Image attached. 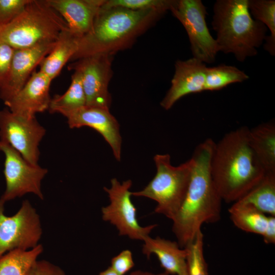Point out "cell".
Wrapping results in <instances>:
<instances>
[{
    "label": "cell",
    "mask_w": 275,
    "mask_h": 275,
    "mask_svg": "<svg viewBox=\"0 0 275 275\" xmlns=\"http://www.w3.org/2000/svg\"><path fill=\"white\" fill-rule=\"evenodd\" d=\"M215 143L208 138L199 144L191 159L193 165L183 203L172 220V231L182 248L191 243L205 223L221 218L222 201L213 183L210 163Z\"/></svg>",
    "instance_id": "6da1fadb"
},
{
    "label": "cell",
    "mask_w": 275,
    "mask_h": 275,
    "mask_svg": "<svg viewBox=\"0 0 275 275\" xmlns=\"http://www.w3.org/2000/svg\"><path fill=\"white\" fill-rule=\"evenodd\" d=\"M249 130L240 127L215 144L211 175L219 196L227 203L240 199L266 173L250 146Z\"/></svg>",
    "instance_id": "7a4b0ae2"
},
{
    "label": "cell",
    "mask_w": 275,
    "mask_h": 275,
    "mask_svg": "<svg viewBox=\"0 0 275 275\" xmlns=\"http://www.w3.org/2000/svg\"><path fill=\"white\" fill-rule=\"evenodd\" d=\"M165 13L158 10L133 11L101 7L91 30L80 38L77 50L70 61L97 54L114 55L129 47Z\"/></svg>",
    "instance_id": "3957f363"
},
{
    "label": "cell",
    "mask_w": 275,
    "mask_h": 275,
    "mask_svg": "<svg viewBox=\"0 0 275 275\" xmlns=\"http://www.w3.org/2000/svg\"><path fill=\"white\" fill-rule=\"evenodd\" d=\"M211 25L219 51L243 62L254 57L267 37V28L251 16L248 0H217Z\"/></svg>",
    "instance_id": "277c9868"
},
{
    "label": "cell",
    "mask_w": 275,
    "mask_h": 275,
    "mask_svg": "<svg viewBox=\"0 0 275 275\" xmlns=\"http://www.w3.org/2000/svg\"><path fill=\"white\" fill-rule=\"evenodd\" d=\"M67 28L64 20L45 0H31L18 16L0 26V41L15 49L26 48L56 41Z\"/></svg>",
    "instance_id": "5b68a950"
},
{
    "label": "cell",
    "mask_w": 275,
    "mask_h": 275,
    "mask_svg": "<svg viewBox=\"0 0 275 275\" xmlns=\"http://www.w3.org/2000/svg\"><path fill=\"white\" fill-rule=\"evenodd\" d=\"M156 173L141 190L131 192L135 197H146L155 201L154 212L173 220L185 199L188 189L193 161L191 158L178 166L171 164L168 154L154 157Z\"/></svg>",
    "instance_id": "8992f818"
},
{
    "label": "cell",
    "mask_w": 275,
    "mask_h": 275,
    "mask_svg": "<svg viewBox=\"0 0 275 275\" xmlns=\"http://www.w3.org/2000/svg\"><path fill=\"white\" fill-rule=\"evenodd\" d=\"M184 28L193 58L211 64L219 51L207 25L206 8L201 0H174L170 9Z\"/></svg>",
    "instance_id": "52a82bcc"
},
{
    "label": "cell",
    "mask_w": 275,
    "mask_h": 275,
    "mask_svg": "<svg viewBox=\"0 0 275 275\" xmlns=\"http://www.w3.org/2000/svg\"><path fill=\"white\" fill-rule=\"evenodd\" d=\"M5 204L0 199V257L13 250L34 248L42 234L40 216L29 201L12 216L5 214Z\"/></svg>",
    "instance_id": "ba28073f"
},
{
    "label": "cell",
    "mask_w": 275,
    "mask_h": 275,
    "mask_svg": "<svg viewBox=\"0 0 275 275\" xmlns=\"http://www.w3.org/2000/svg\"><path fill=\"white\" fill-rule=\"evenodd\" d=\"M111 183L110 188L103 187L108 195L110 203L101 209L102 219L115 226L119 235L143 241L157 225L143 227L139 223L136 208L131 200V180L121 183L114 178L111 179Z\"/></svg>",
    "instance_id": "9c48e42d"
},
{
    "label": "cell",
    "mask_w": 275,
    "mask_h": 275,
    "mask_svg": "<svg viewBox=\"0 0 275 275\" xmlns=\"http://www.w3.org/2000/svg\"><path fill=\"white\" fill-rule=\"evenodd\" d=\"M0 151L5 157L4 173L6 180V189L0 199L6 203L32 193L43 200L41 183L47 169L29 163L8 143L1 140Z\"/></svg>",
    "instance_id": "30bf717a"
},
{
    "label": "cell",
    "mask_w": 275,
    "mask_h": 275,
    "mask_svg": "<svg viewBox=\"0 0 275 275\" xmlns=\"http://www.w3.org/2000/svg\"><path fill=\"white\" fill-rule=\"evenodd\" d=\"M45 132L35 117L17 115L8 108L0 111V140L8 143L33 165H38L39 145Z\"/></svg>",
    "instance_id": "8fae6325"
},
{
    "label": "cell",
    "mask_w": 275,
    "mask_h": 275,
    "mask_svg": "<svg viewBox=\"0 0 275 275\" xmlns=\"http://www.w3.org/2000/svg\"><path fill=\"white\" fill-rule=\"evenodd\" d=\"M113 55L97 54L86 57L70 64V70H77L81 76L86 105L109 109L111 96L108 90L113 75Z\"/></svg>",
    "instance_id": "7c38bea8"
},
{
    "label": "cell",
    "mask_w": 275,
    "mask_h": 275,
    "mask_svg": "<svg viewBox=\"0 0 275 275\" xmlns=\"http://www.w3.org/2000/svg\"><path fill=\"white\" fill-rule=\"evenodd\" d=\"M56 41L15 49L8 75L0 85V98L4 102L12 98L22 88L35 67L53 49Z\"/></svg>",
    "instance_id": "4fadbf2b"
},
{
    "label": "cell",
    "mask_w": 275,
    "mask_h": 275,
    "mask_svg": "<svg viewBox=\"0 0 275 275\" xmlns=\"http://www.w3.org/2000/svg\"><path fill=\"white\" fill-rule=\"evenodd\" d=\"M109 109L85 106L63 114L70 128L91 127L99 133L111 146L114 157L121 158L122 138L119 124Z\"/></svg>",
    "instance_id": "5bb4252c"
},
{
    "label": "cell",
    "mask_w": 275,
    "mask_h": 275,
    "mask_svg": "<svg viewBox=\"0 0 275 275\" xmlns=\"http://www.w3.org/2000/svg\"><path fill=\"white\" fill-rule=\"evenodd\" d=\"M206 68V64L193 57L177 60L171 87L160 103L161 106L169 110L182 97L204 91Z\"/></svg>",
    "instance_id": "9a60e30c"
},
{
    "label": "cell",
    "mask_w": 275,
    "mask_h": 275,
    "mask_svg": "<svg viewBox=\"0 0 275 275\" xmlns=\"http://www.w3.org/2000/svg\"><path fill=\"white\" fill-rule=\"evenodd\" d=\"M51 81L40 71H34L22 88L4 103L14 114L35 117L37 113L48 109Z\"/></svg>",
    "instance_id": "2e32d148"
},
{
    "label": "cell",
    "mask_w": 275,
    "mask_h": 275,
    "mask_svg": "<svg viewBox=\"0 0 275 275\" xmlns=\"http://www.w3.org/2000/svg\"><path fill=\"white\" fill-rule=\"evenodd\" d=\"M64 20L69 30L81 38L91 30L105 0H45Z\"/></svg>",
    "instance_id": "e0dca14e"
},
{
    "label": "cell",
    "mask_w": 275,
    "mask_h": 275,
    "mask_svg": "<svg viewBox=\"0 0 275 275\" xmlns=\"http://www.w3.org/2000/svg\"><path fill=\"white\" fill-rule=\"evenodd\" d=\"M143 242V254L148 259L155 255L166 272L172 275H188L186 248H181L176 241L159 236L152 238L149 236Z\"/></svg>",
    "instance_id": "ac0fdd59"
},
{
    "label": "cell",
    "mask_w": 275,
    "mask_h": 275,
    "mask_svg": "<svg viewBox=\"0 0 275 275\" xmlns=\"http://www.w3.org/2000/svg\"><path fill=\"white\" fill-rule=\"evenodd\" d=\"M79 39L68 28L63 30L53 49L40 64L39 71L52 80L77 51Z\"/></svg>",
    "instance_id": "d6986e66"
},
{
    "label": "cell",
    "mask_w": 275,
    "mask_h": 275,
    "mask_svg": "<svg viewBox=\"0 0 275 275\" xmlns=\"http://www.w3.org/2000/svg\"><path fill=\"white\" fill-rule=\"evenodd\" d=\"M250 146L266 173H275V125L265 123L249 130Z\"/></svg>",
    "instance_id": "ffe728a7"
},
{
    "label": "cell",
    "mask_w": 275,
    "mask_h": 275,
    "mask_svg": "<svg viewBox=\"0 0 275 275\" xmlns=\"http://www.w3.org/2000/svg\"><path fill=\"white\" fill-rule=\"evenodd\" d=\"M228 211L233 224L246 232L264 235L270 215L259 211L253 206L240 201L233 203Z\"/></svg>",
    "instance_id": "44dd1931"
},
{
    "label": "cell",
    "mask_w": 275,
    "mask_h": 275,
    "mask_svg": "<svg viewBox=\"0 0 275 275\" xmlns=\"http://www.w3.org/2000/svg\"><path fill=\"white\" fill-rule=\"evenodd\" d=\"M237 201L249 204L267 215L275 216V173H266L262 179Z\"/></svg>",
    "instance_id": "7402d4cb"
},
{
    "label": "cell",
    "mask_w": 275,
    "mask_h": 275,
    "mask_svg": "<svg viewBox=\"0 0 275 275\" xmlns=\"http://www.w3.org/2000/svg\"><path fill=\"white\" fill-rule=\"evenodd\" d=\"M43 251L39 244L33 249L11 250L0 257V275H27L38 256Z\"/></svg>",
    "instance_id": "603a6c76"
},
{
    "label": "cell",
    "mask_w": 275,
    "mask_h": 275,
    "mask_svg": "<svg viewBox=\"0 0 275 275\" xmlns=\"http://www.w3.org/2000/svg\"><path fill=\"white\" fill-rule=\"evenodd\" d=\"M69 87L63 95L54 96L51 99L49 111L62 115L86 105V98L82 86L80 73L73 70Z\"/></svg>",
    "instance_id": "cb8c5ba5"
},
{
    "label": "cell",
    "mask_w": 275,
    "mask_h": 275,
    "mask_svg": "<svg viewBox=\"0 0 275 275\" xmlns=\"http://www.w3.org/2000/svg\"><path fill=\"white\" fill-rule=\"evenodd\" d=\"M248 7L252 17L262 23L270 31L264 48L271 56L275 55V1L248 0Z\"/></svg>",
    "instance_id": "d4e9b609"
},
{
    "label": "cell",
    "mask_w": 275,
    "mask_h": 275,
    "mask_svg": "<svg viewBox=\"0 0 275 275\" xmlns=\"http://www.w3.org/2000/svg\"><path fill=\"white\" fill-rule=\"evenodd\" d=\"M249 78L243 71L233 66L219 65L206 69L204 91H217L229 85L241 82Z\"/></svg>",
    "instance_id": "484cf974"
},
{
    "label": "cell",
    "mask_w": 275,
    "mask_h": 275,
    "mask_svg": "<svg viewBox=\"0 0 275 275\" xmlns=\"http://www.w3.org/2000/svg\"><path fill=\"white\" fill-rule=\"evenodd\" d=\"M204 235L202 231L184 248L188 254V275H208V265L204 256Z\"/></svg>",
    "instance_id": "4316f807"
},
{
    "label": "cell",
    "mask_w": 275,
    "mask_h": 275,
    "mask_svg": "<svg viewBox=\"0 0 275 275\" xmlns=\"http://www.w3.org/2000/svg\"><path fill=\"white\" fill-rule=\"evenodd\" d=\"M174 0H105L103 8L121 7L133 11L170 10Z\"/></svg>",
    "instance_id": "83f0119b"
},
{
    "label": "cell",
    "mask_w": 275,
    "mask_h": 275,
    "mask_svg": "<svg viewBox=\"0 0 275 275\" xmlns=\"http://www.w3.org/2000/svg\"><path fill=\"white\" fill-rule=\"evenodd\" d=\"M31 0H0V26L8 24L24 9Z\"/></svg>",
    "instance_id": "f1b7e54d"
},
{
    "label": "cell",
    "mask_w": 275,
    "mask_h": 275,
    "mask_svg": "<svg viewBox=\"0 0 275 275\" xmlns=\"http://www.w3.org/2000/svg\"><path fill=\"white\" fill-rule=\"evenodd\" d=\"M134 266L132 252L129 250H125L112 259L110 266L120 275H125Z\"/></svg>",
    "instance_id": "f546056e"
},
{
    "label": "cell",
    "mask_w": 275,
    "mask_h": 275,
    "mask_svg": "<svg viewBox=\"0 0 275 275\" xmlns=\"http://www.w3.org/2000/svg\"><path fill=\"white\" fill-rule=\"evenodd\" d=\"M15 50L10 45L0 41V85L8 75Z\"/></svg>",
    "instance_id": "4dcf8cb0"
},
{
    "label": "cell",
    "mask_w": 275,
    "mask_h": 275,
    "mask_svg": "<svg viewBox=\"0 0 275 275\" xmlns=\"http://www.w3.org/2000/svg\"><path fill=\"white\" fill-rule=\"evenodd\" d=\"M27 275H65V273L61 267L47 260H37Z\"/></svg>",
    "instance_id": "1f68e13d"
},
{
    "label": "cell",
    "mask_w": 275,
    "mask_h": 275,
    "mask_svg": "<svg viewBox=\"0 0 275 275\" xmlns=\"http://www.w3.org/2000/svg\"><path fill=\"white\" fill-rule=\"evenodd\" d=\"M262 237L266 244L275 243V216L270 215L268 226Z\"/></svg>",
    "instance_id": "d6a6232c"
},
{
    "label": "cell",
    "mask_w": 275,
    "mask_h": 275,
    "mask_svg": "<svg viewBox=\"0 0 275 275\" xmlns=\"http://www.w3.org/2000/svg\"><path fill=\"white\" fill-rule=\"evenodd\" d=\"M127 275H170L168 273L164 271L163 272L158 273H154L151 272L143 271L141 270H136L133 271H132Z\"/></svg>",
    "instance_id": "836d02e7"
},
{
    "label": "cell",
    "mask_w": 275,
    "mask_h": 275,
    "mask_svg": "<svg viewBox=\"0 0 275 275\" xmlns=\"http://www.w3.org/2000/svg\"><path fill=\"white\" fill-rule=\"evenodd\" d=\"M99 275H120L116 272L111 266H109L105 270L101 271Z\"/></svg>",
    "instance_id": "e575fe53"
}]
</instances>
